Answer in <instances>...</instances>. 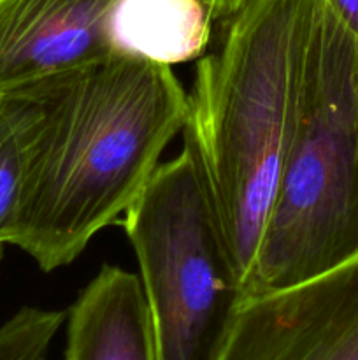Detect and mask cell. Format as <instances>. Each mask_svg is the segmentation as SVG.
I'll use <instances>...</instances> for the list:
<instances>
[{"label":"cell","instance_id":"8","mask_svg":"<svg viewBox=\"0 0 358 360\" xmlns=\"http://www.w3.org/2000/svg\"><path fill=\"white\" fill-rule=\"evenodd\" d=\"M213 25L200 0H116L109 41L114 55L172 67L207 53Z\"/></svg>","mask_w":358,"mask_h":360},{"label":"cell","instance_id":"9","mask_svg":"<svg viewBox=\"0 0 358 360\" xmlns=\"http://www.w3.org/2000/svg\"><path fill=\"white\" fill-rule=\"evenodd\" d=\"M41 118L34 90L0 98V243L11 245L20 213L28 151Z\"/></svg>","mask_w":358,"mask_h":360},{"label":"cell","instance_id":"13","mask_svg":"<svg viewBox=\"0 0 358 360\" xmlns=\"http://www.w3.org/2000/svg\"><path fill=\"white\" fill-rule=\"evenodd\" d=\"M4 248H6V245H4V243H0V262H2V259H4Z\"/></svg>","mask_w":358,"mask_h":360},{"label":"cell","instance_id":"6","mask_svg":"<svg viewBox=\"0 0 358 360\" xmlns=\"http://www.w3.org/2000/svg\"><path fill=\"white\" fill-rule=\"evenodd\" d=\"M116 0H0V98L111 58Z\"/></svg>","mask_w":358,"mask_h":360},{"label":"cell","instance_id":"7","mask_svg":"<svg viewBox=\"0 0 358 360\" xmlns=\"http://www.w3.org/2000/svg\"><path fill=\"white\" fill-rule=\"evenodd\" d=\"M63 360H157L140 280L104 266L67 311Z\"/></svg>","mask_w":358,"mask_h":360},{"label":"cell","instance_id":"2","mask_svg":"<svg viewBox=\"0 0 358 360\" xmlns=\"http://www.w3.org/2000/svg\"><path fill=\"white\" fill-rule=\"evenodd\" d=\"M325 0H249L197 60L183 148L248 288L263 227L297 132Z\"/></svg>","mask_w":358,"mask_h":360},{"label":"cell","instance_id":"11","mask_svg":"<svg viewBox=\"0 0 358 360\" xmlns=\"http://www.w3.org/2000/svg\"><path fill=\"white\" fill-rule=\"evenodd\" d=\"M209 9L214 23H227L235 16L249 0H200Z\"/></svg>","mask_w":358,"mask_h":360},{"label":"cell","instance_id":"12","mask_svg":"<svg viewBox=\"0 0 358 360\" xmlns=\"http://www.w3.org/2000/svg\"><path fill=\"white\" fill-rule=\"evenodd\" d=\"M337 18L358 37V0H326Z\"/></svg>","mask_w":358,"mask_h":360},{"label":"cell","instance_id":"3","mask_svg":"<svg viewBox=\"0 0 358 360\" xmlns=\"http://www.w3.org/2000/svg\"><path fill=\"white\" fill-rule=\"evenodd\" d=\"M358 259V37L323 6L304 101L246 297Z\"/></svg>","mask_w":358,"mask_h":360},{"label":"cell","instance_id":"10","mask_svg":"<svg viewBox=\"0 0 358 360\" xmlns=\"http://www.w3.org/2000/svg\"><path fill=\"white\" fill-rule=\"evenodd\" d=\"M67 311L25 306L0 326V360H46Z\"/></svg>","mask_w":358,"mask_h":360},{"label":"cell","instance_id":"5","mask_svg":"<svg viewBox=\"0 0 358 360\" xmlns=\"http://www.w3.org/2000/svg\"><path fill=\"white\" fill-rule=\"evenodd\" d=\"M218 360H358V259L248 295Z\"/></svg>","mask_w":358,"mask_h":360},{"label":"cell","instance_id":"4","mask_svg":"<svg viewBox=\"0 0 358 360\" xmlns=\"http://www.w3.org/2000/svg\"><path fill=\"white\" fill-rule=\"evenodd\" d=\"M157 360H218L246 299L186 148L158 165L121 218Z\"/></svg>","mask_w":358,"mask_h":360},{"label":"cell","instance_id":"1","mask_svg":"<svg viewBox=\"0 0 358 360\" xmlns=\"http://www.w3.org/2000/svg\"><path fill=\"white\" fill-rule=\"evenodd\" d=\"M32 90L41 118L11 245L51 273L140 195L183 130L186 90L172 67L121 55Z\"/></svg>","mask_w":358,"mask_h":360}]
</instances>
